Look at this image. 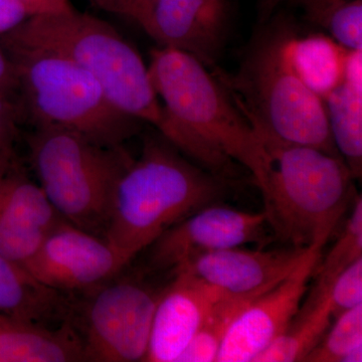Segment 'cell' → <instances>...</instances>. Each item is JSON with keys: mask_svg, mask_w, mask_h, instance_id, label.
Instances as JSON below:
<instances>
[{"mask_svg": "<svg viewBox=\"0 0 362 362\" xmlns=\"http://www.w3.org/2000/svg\"><path fill=\"white\" fill-rule=\"evenodd\" d=\"M147 68L170 118L166 139L223 180L237 176V164L247 168L264 199L273 160L225 86L201 62L176 49H153Z\"/></svg>", "mask_w": 362, "mask_h": 362, "instance_id": "cell-1", "label": "cell"}, {"mask_svg": "<svg viewBox=\"0 0 362 362\" xmlns=\"http://www.w3.org/2000/svg\"><path fill=\"white\" fill-rule=\"evenodd\" d=\"M297 35L292 18L284 14L270 18L252 35L235 74L218 66L211 71L262 142L301 145L340 156L323 100L305 84L293 63Z\"/></svg>", "mask_w": 362, "mask_h": 362, "instance_id": "cell-2", "label": "cell"}, {"mask_svg": "<svg viewBox=\"0 0 362 362\" xmlns=\"http://www.w3.org/2000/svg\"><path fill=\"white\" fill-rule=\"evenodd\" d=\"M228 180L192 163L157 131L143 139L117 185L104 239L131 262L202 207L216 204Z\"/></svg>", "mask_w": 362, "mask_h": 362, "instance_id": "cell-3", "label": "cell"}, {"mask_svg": "<svg viewBox=\"0 0 362 362\" xmlns=\"http://www.w3.org/2000/svg\"><path fill=\"white\" fill-rule=\"evenodd\" d=\"M4 51L49 52L90 74L119 110L160 132L168 112L159 102L148 68L110 23L75 9L30 16L0 35Z\"/></svg>", "mask_w": 362, "mask_h": 362, "instance_id": "cell-4", "label": "cell"}, {"mask_svg": "<svg viewBox=\"0 0 362 362\" xmlns=\"http://www.w3.org/2000/svg\"><path fill=\"white\" fill-rule=\"evenodd\" d=\"M263 143L274 164L263 199L268 225L294 247L326 244L356 197L349 168L312 147Z\"/></svg>", "mask_w": 362, "mask_h": 362, "instance_id": "cell-5", "label": "cell"}, {"mask_svg": "<svg viewBox=\"0 0 362 362\" xmlns=\"http://www.w3.org/2000/svg\"><path fill=\"white\" fill-rule=\"evenodd\" d=\"M26 142L40 187L57 213L104 239L117 185L133 161L130 154L59 126H37Z\"/></svg>", "mask_w": 362, "mask_h": 362, "instance_id": "cell-6", "label": "cell"}, {"mask_svg": "<svg viewBox=\"0 0 362 362\" xmlns=\"http://www.w3.org/2000/svg\"><path fill=\"white\" fill-rule=\"evenodd\" d=\"M18 81L23 119L35 127L59 126L106 147L123 143L141 131V121L112 103L87 71L49 52L4 51Z\"/></svg>", "mask_w": 362, "mask_h": 362, "instance_id": "cell-7", "label": "cell"}, {"mask_svg": "<svg viewBox=\"0 0 362 362\" xmlns=\"http://www.w3.org/2000/svg\"><path fill=\"white\" fill-rule=\"evenodd\" d=\"M87 293L84 305H74L71 317L86 361H145L162 291L135 279H112Z\"/></svg>", "mask_w": 362, "mask_h": 362, "instance_id": "cell-8", "label": "cell"}, {"mask_svg": "<svg viewBox=\"0 0 362 362\" xmlns=\"http://www.w3.org/2000/svg\"><path fill=\"white\" fill-rule=\"evenodd\" d=\"M129 264L106 240L62 220L23 267L42 284L70 294L105 284Z\"/></svg>", "mask_w": 362, "mask_h": 362, "instance_id": "cell-9", "label": "cell"}, {"mask_svg": "<svg viewBox=\"0 0 362 362\" xmlns=\"http://www.w3.org/2000/svg\"><path fill=\"white\" fill-rule=\"evenodd\" d=\"M326 244L307 249L291 274L247 305L230 324L216 361L251 362L291 322L309 290Z\"/></svg>", "mask_w": 362, "mask_h": 362, "instance_id": "cell-10", "label": "cell"}, {"mask_svg": "<svg viewBox=\"0 0 362 362\" xmlns=\"http://www.w3.org/2000/svg\"><path fill=\"white\" fill-rule=\"evenodd\" d=\"M265 213L213 204L171 226L150 245L149 268L171 271L199 255L266 240Z\"/></svg>", "mask_w": 362, "mask_h": 362, "instance_id": "cell-11", "label": "cell"}, {"mask_svg": "<svg viewBox=\"0 0 362 362\" xmlns=\"http://www.w3.org/2000/svg\"><path fill=\"white\" fill-rule=\"evenodd\" d=\"M307 249L228 247L195 256L171 273L188 274L225 297L255 299L291 274Z\"/></svg>", "mask_w": 362, "mask_h": 362, "instance_id": "cell-12", "label": "cell"}, {"mask_svg": "<svg viewBox=\"0 0 362 362\" xmlns=\"http://www.w3.org/2000/svg\"><path fill=\"white\" fill-rule=\"evenodd\" d=\"M140 25L161 47L190 54L213 70L230 35V2L156 0Z\"/></svg>", "mask_w": 362, "mask_h": 362, "instance_id": "cell-13", "label": "cell"}, {"mask_svg": "<svg viewBox=\"0 0 362 362\" xmlns=\"http://www.w3.org/2000/svg\"><path fill=\"white\" fill-rule=\"evenodd\" d=\"M63 220L40 185L18 165L0 178V254L25 265L45 235Z\"/></svg>", "mask_w": 362, "mask_h": 362, "instance_id": "cell-14", "label": "cell"}, {"mask_svg": "<svg viewBox=\"0 0 362 362\" xmlns=\"http://www.w3.org/2000/svg\"><path fill=\"white\" fill-rule=\"evenodd\" d=\"M173 278L157 304L145 361L176 362L211 307L225 297L188 274Z\"/></svg>", "mask_w": 362, "mask_h": 362, "instance_id": "cell-15", "label": "cell"}, {"mask_svg": "<svg viewBox=\"0 0 362 362\" xmlns=\"http://www.w3.org/2000/svg\"><path fill=\"white\" fill-rule=\"evenodd\" d=\"M74 305L66 293L42 284L25 267L0 254V315L52 328L70 320Z\"/></svg>", "mask_w": 362, "mask_h": 362, "instance_id": "cell-16", "label": "cell"}, {"mask_svg": "<svg viewBox=\"0 0 362 362\" xmlns=\"http://www.w3.org/2000/svg\"><path fill=\"white\" fill-rule=\"evenodd\" d=\"M333 141L354 180L362 173V51L350 52L344 78L323 100Z\"/></svg>", "mask_w": 362, "mask_h": 362, "instance_id": "cell-17", "label": "cell"}, {"mask_svg": "<svg viewBox=\"0 0 362 362\" xmlns=\"http://www.w3.org/2000/svg\"><path fill=\"white\" fill-rule=\"evenodd\" d=\"M86 361L71 321L56 328L6 320L0 323V362Z\"/></svg>", "mask_w": 362, "mask_h": 362, "instance_id": "cell-18", "label": "cell"}, {"mask_svg": "<svg viewBox=\"0 0 362 362\" xmlns=\"http://www.w3.org/2000/svg\"><path fill=\"white\" fill-rule=\"evenodd\" d=\"M330 294L305 300L287 328L252 362L304 361L332 322Z\"/></svg>", "mask_w": 362, "mask_h": 362, "instance_id": "cell-19", "label": "cell"}, {"mask_svg": "<svg viewBox=\"0 0 362 362\" xmlns=\"http://www.w3.org/2000/svg\"><path fill=\"white\" fill-rule=\"evenodd\" d=\"M349 51L321 33L296 37L292 45L295 68L305 84L324 100L341 83Z\"/></svg>", "mask_w": 362, "mask_h": 362, "instance_id": "cell-20", "label": "cell"}, {"mask_svg": "<svg viewBox=\"0 0 362 362\" xmlns=\"http://www.w3.org/2000/svg\"><path fill=\"white\" fill-rule=\"evenodd\" d=\"M349 218L334 245L321 257L314 271V285L306 299H317L330 294L335 279L357 259L362 258V199L357 195L351 204Z\"/></svg>", "mask_w": 362, "mask_h": 362, "instance_id": "cell-21", "label": "cell"}, {"mask_svg": "<svg viewBox=\"0 0 362 362\" xmlns=\"http://www.w3.org/2000/svg\"><path fill=\"white\" fill-rule=\"evenodd\" d=\"M252 300L221 298L211 307L201 327L176 362L216 361L230 324Z\"/></svg>", "mask_w": 362, "mask_h": 362, "instance_id": "cell-22", "label": "cell"}, {"mask_svg": "<svg viewBox=\"0 0 362 362\" xmlns=\"http://www.w3.org/2000/svg\"><path fill=\"white\" fill-rule=\"evenodd\" d=\"M334 320L304 361L342 362L350 350L362 343V305Z\"/></svg>", "mask_w": 362, "mask_h": 362, "instance_id": "cell-23", "label": "cell"}, {"mask_svg": "<svg viewBox=\"0 0 362 362\" xmlns=\"http://www.w3.org/2000/svg\"><path fill=\"white\" fill-rule=\"evenodd\" d=\"M324 28L349 52L362 51V0H350L335 8Z\"/></svg>", "mask_w": 362, "mask_h": 362, "instance_id": "cell-24", "label": "cell"}, {"mask_svg": "<svg viewBox=\"0 0 362 362\" xmlns=\"http://www.w3.org/2000/svg\"><path fill=\"white\" fill-rule=\"evenodd\" d=\"M333 319L362 305V258L340 274L330 290Z\"/></svg>", "mask_w": 362, "mask_h": 362, "instance_id": "cell-25", "label": "cell"}, {"mask_svg": "<svg viewBox=\"0 0 362 362\" xmlns=\"http://www.w3.org/2000/svg\"><path fill=\"white\" fill-rule=\"evenodd\" d=\"M23 120L20 97L0 89V156L16 159V144Z\"/></svg>", "mask_w": 362, "mask_h": 362, "instance_id": "cell-26", "label": "cell"}, {"mask_svg": "<svg viewBox=\"0 0 362 362\" xmlns=\"http://www.w3.org/2000/svg\"><path fill=\"white\" fill-rule=\"evenodd\" d=\"M28 18L21 0H0V35L11 32Z\"/></svg>", "mask_w": 362, "mask_h": 362, "instance_id": "cell-27", "label": "cell"}, {"mask_svg": "<svg viewBox=\"0 0 362 362\" xmlns=\"http://www.w3.org/2000/svg\"><path fill=\"white\" fill-rule=\"evenodd\" d=\"M300 6L303 7L309 21L317 25H325L328 16L338 6L350 0H295Z\"/></svg>", "mask_w": 362, "mask_h": 362, "instance_id": "cell-28", "label": "cell"}, {"mask_svg": "<svg viewBox=\"0 0 362 362\" xmlns=\"http://www.w3.org/2000/svg\"><path fill=\"white\" fill-rule=\"evenodd\" d=\"M28 11V16L58 13L73 8L70 0H21Z\"/></svg>", "mask_w": 362, "mask_h": 362, "instance_id": "cell-29", "label": "cell"}, {"mask_svg": "<svg viewBox=\"0 0 362 362\" xmlns=\"http://www.w3.org/2000/svg\"><path fill=\"white\" fill-rule=\"evenodd\" d=\"M0 89L16 95L18 93V81L16 69L11 59L0 47Z\"/></svg>", "mask_w": 362, "mask_h": 362, "instance_id": "cell-30", "label": "cell"}, {"mask_svg": "<svg viewBox=\"0 0 362 362\" xmlns=\"http://www.w3.org/2000/svg\"><path fill=\"white\" fill-rule=\"evenodd\" d=\"M284 0H259L258 13L259 23H265L269 18H272L276 7Z\"/></svg>", "mask_w": 362, "mask_h": 362, "instance_id": "cell-31", "label": "cell"}, {"mask_svg": "<svg viewBox=\"0 0 362 362\" xmlns=\"http://www.w3.org/2000/svg\"><path fill=\"white\" fill-rule=\"evenodd\" d=\"M97 6L109 13H118L121 0H92Z\"/></svg>", "mask_w": 362, "mask_h": 362, "instance_id": "cell-32", "label": "cell"}, {"mask_svg": "<svg viewBox=\"0 0 362 362\" xmlns=\"http://www.w3.org/2000/svg\"><path fill=\"white\" fill-rule=\"evenodd\" d=\"M362 361V343L356 345L350 350L349 354L345 356L342 362H361Z\"/></svg>", "mask_w": 362, "mask_h": 362, "instance_id": "cell-33", "label": "cell"}, {"mask_svg": "<svg viewBox=\"0 0 362 362\" xmlns=\"http://www.w3.org/2000/svg\"><path fill=\"white\" fill-rule=\"evenodd\" d=\"M18 163L16 159L8 158V157L0 156V178L9 170L14 164Z\"/></svg>", "mask_w": 362, "mask_h": 362, "instance_id": "cell-34", "label": "cell"}, {"mask_svg": "<svg viewBox=\"0 0 362 362\" xmlns=\"http://www.w3.org/2000/svg\"><path fill=\"white\" fill-rule=\"evenodd\" d=\"M8 320V319L4 318V316L0 315V323L4 322V321Z\"/></svg>", "mask_w": 362, "mask_h": 362, "instance_id": "cell-35", "label": "cell"}, {"mask_svg": "<svg viewBox=\"0 0 362 362\" xmlns=\"http://www.w3.org/2000/svg\"><path fill=\"white\" fill-rule=\"evenodd\" d=\"M154 1H156V0H151V7H152V6H153ZM150 9H151V8H150ZM143 21H144V20H143Z\"/></svg>", "mask_w": 362, "mask_h": 362, "instance_id": "cell-36", "label": "cell"}]
</instances>
